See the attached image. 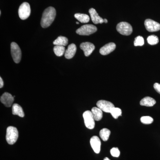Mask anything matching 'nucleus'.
<instances>
[{
  "label": "nucleus",
  "instance_id": "nucleus-1",
  "mask_svg": "<svg viewBox=\"0 0 160 160\" xmlns=\"http://www.w3.org/2000/svg\"><path fill=\"white\" fill-rule=\"evenodd\" d=\"M56 15V11L53 7H49L43 12L41 26L43 28L49 27L53 22Z\"/></svg>",
  "mask_w": 160,
  "mask_h": 160
},
{
  "label": "nucleus",
  "instance_id": "nucleus-2",
  "mask_svg": "<svg viewBox=\"0 0 160 160\" xmlns=\"http://www.w3.org/2000/svg\"><path fill=\"white\" fill-rule=\"evenodd\" d=\"M18 138V132L17 129L13 126H9L6 130V140L9 145H13L17 141Z\"/></svg>",
  "mask_w": 160,
  "mask_h": 160
},
{
  "label": "nucleus",
  "instance_id": "nucleus-3",
  "mask_svg": "<svg viewBox=\"0 0 160 160\" xmlns=\"http://www.w3.org/2000/svg\"><path fill=\"white\" fill-rule=\"evenodd\" d=\"M97 31V28L91 24L85 25L80 27L76 31V33L80 35L89 36Z\"/></svg>",
  "mask_w": 160,
  "mask_h": 160
},
{
  "label": "nucleus",
  "instance_id": "nucleus-4",
  "mask_svg": "<svg viewBox=\"0 0 160 160\" xmlns=\"http://www.w3.org/2000/svg\"><path fill=\"white\" fill-rule=\"evenodd\" d=\"M117 30L120 34L123 35L128 36L132 33V28L129 23L122 22L118 24Z\"/></svg>",
  "mask_w": 160,
  "mask_h": 160
},
{
  "label": "nucleus",
  "instance_id": "nucleus-5",
  "mask_svg": "<svg viewBox=\"0 0 160 160\" xmlns=\"http://www.w3.org/2000/svg\"><path fill=\"white\" fill-rule=\"evenodd\" d=\"M31 13L30 5L27 2L23 3L20 6L18 9L19 16L22 20L28 18Z\"/></svg>",
  "mask_w": 160,
  "mask_h": 160
},
{
  "label": "nucleus",
  "instance_id": "nucleus-6",
  "mask_svg": "<svg viewBox=\"0 0 160 160\" xmlns=\"http://www.w3.org/2000/svg\"><path fill=\"white\" fill-rule=\"evenodd\" d=\"M83 117L86 128L90 129H93L94 128L95 123L92 112L89 110L85 111L83 113Z\"/></svg>",
  "mask_w": 160,
  "mask_h": 160
},
{
  "label": "nucleus",
  "instance_id": "nucleus-7",
  "mask_svg": "<svg viewBox=\"0 0 160 160\" xmlns=\"http://www.w3.org/2000/svg\"><path fill=\"white\" fill-rule=\"evenodd\" d=\"M11 52L15 62L19 63L22 58V51L18 45L14 42L11 44Z\"/></svg>",
  "mask_w": 160,
  "mask_h": 160
},
{
  "label": "nucleus",
  "instance_id": "nucleus-8",
  "mask_svg": "<svg viewBox=\"0 0 160 160\" xmlns=\"http://www.w3.org/2000/svg\"><path fill=\"white\" fill-rule=\"evenodd\" d=\"M144 24L147 31L150 32H157L160 30V24L153 20L149 19H146Z\"/></svg>",
  "mask_w": 160,
  "mask_h": 160
},
{
  "label": "nucleus",
  "instance_id": "nucleus-9",
  "mask_svg": "<svg viewBox=\"0 0 160 160\" xmlns=\"http://www.w3.org/2000/svg\"><path fill=\"white\" fill-rule=\"evenodd\" d=\"M97 106L102 111L106 112H110L112 108L114 107V105L112 103L103 100L98 101Z\"/></svg>",
  "mask_w": 160,
  "mask_h": 160
},
{
  "label": "nucleus",
  "instance_id": "nucleus-10",
  "mask_svg": "<svg viewBox=\"0 0 160 160\" xmlns=\"http://www.w3.org/2000/svg\"><path fill=\"white\" fill-rule=\"evenodd\" d=\"M1 102L4 104V106L7 107H11L14 101V97L9 92H5L1 97Z\"/></svg>",
  "mask_w": 160,
  "mask_h": 160
},
{
  "label": "nucleus",
  "instance_id": "nucleus-11",
  "mask_svg": "<svg viewBox=\"0 0 160 160\" xmlns=\"http://www.w3.org/2000/svg\"><path fill=\"white\" fill-rule=\"evenodd\" d=\"M80 48L84 51L85 55L86 57H88L94 51L95 47L92 43L86 42L82 43L80 45Z\"/></svg>",
  "mask_w": 160,
  "mask_h": 160
},
{
  "label": "nucleus",
  "instance_id": "nucleus-12",
  "mask_svg": "<svg viewBox=\"0 0 160 160\" xmlns=\"http://www.w3.org/2000/svg\"><path fill=\"white\" fill-rule=\"evenodd\" d=\"M90 145L94 152L99 153L101 150V142L100 139L97 136L92 137L90 139Z\"/></svg>",
  "mask_w": 160,
  "mask_h": 160
},
{
  "label": "nucleus",
  "instance_id": "nucleus-13",
  "mask_svg": "<svg viewBox=\"0 0 160 160\" xmlns=\"http://www.w3.org/2000/svg\"><path fill=\"white\" fill-rule=\"evenodd\" d=\"M116 44L113 42H110L106 44L100 49V53L102 55H106L111 53L115 49Z\"/></svg>",
  "mask_w": 160,
  "mask_h": 160
},
{
  "label": "nucleus",
  "instance_id": "nucleus-14",
  "mask_svg": "<svg viewBox=\"0 0 160 160\" xmlns=\"http://www.w3.org/2000/svg\"><path fill=\"white\" fill-rule=\"evenodd\" d=\"M89 12L92 21L94 24H102L104 23V19L100 17L95 9L93 8H91L89 9Z\"/></svg>",
  "mask_w": 160,
  "mask_h": 160
},
{
  "label": "nucleus",
  "instance_id": "nucleus-15",
  "mask_svg": "<svg viewBox=\"0 0 160 160\" xmlns=\"http://www.w3.org/2000/svg\"><path fill=\"white\" fill-rule=\"evenodd\" d=\"M77 51V47L74 44H71L68 46L65 52V57L66 59H71L74 56Z\"/></svg>",
  "mask_w": 160,
  "mask_h": 160
},
{
  "label": "nucleus",
  "instance_id": "nucleus-16",
  "mask_svg": "<svg viewBox=\"0 0 160 160\" xmlns=\"http://www.w3.org/2000/svg\"><path fill=\"white\" fill-rule=\"evenodd\" d=\"M156 103V101L154 99L149 97L144 98L140 101V104L141 106L152 107Z\"/></svg>",
  "mask_w": 160,
  "mask_h": 160
},
{
  "label": "nucleus",
  "instance_id": "nucleus-17",
  "mask_svg": "<svg viewBox=\"0 0 160 160\" xmlns=\"http://www.w3.org/2000/svg\"><path fill=\"white\" fill-rule=\"evenodd\" d=\"M12 113L13 115H18L21 118H23L25 116L22 108L18 104H14L12 105Z\"/></svg>",
  "mask_w": 160,
  "mask_h": 160
},
{
  "label": "nucleus",
  "instance_id": "nucleus-18",
  "mask_svg": "<svg viewBox=\"0 0 160 160\" xmlns=\"http://www.w3.org/2000/svg\"><path fill=\"white\" fill-rule=\"evenodd\" d=\"M95 121H99L103 117L102 111L98 107H94L91 110Z\"/></svg>",
  "mask_w": 160,
  "mask_h": 160
},
{
  "label": "nucleus",
  "instance_id": "nucleus-19",
  "mask_svg": "<svg viewBox=\"0 0 160 160\" xmlns=\"http://www.w3.org/2000/svg\"><path fill=\"white\" fill-rule=\"evenodd\" d=\"M68 43V38L63 36L59 37L53 42V44L54 45L59 46H66Z\"/></svg>",
  "mask_w": 160,
  "mask_h": 160
},
{
  "label": "nucleus",
  "instance_id": "nucleus-20",
  "mask_svg": "<svg viewBox=\"0 0 160 160\" xmlns=\"http://www.w3.org/2000/svg\"><path fill=\"white\" fill-rule=\"evenodd\" d=\"M74 17L81 23H86L89 22L90 18L88 15L82 13H76Z\"/></svg>",
  "mask_w": 160,
  "mask_h": 160
},
{
  "label": "nucleus",
  "instance_id": "nucleus-21",
  "mask_svg": "<svg viewBox=\"0 0 160 160\" xmlns=\"http://www.w3.org/2000/svg\"><path fill=\"white\" fill-rule=\"evenodd\" d=\"M100 136L103 141H107L109 139L110 134V131L109 129L104 128L100 131Z\"/></svg>",
  "mask_w": 160,
  "mask_h": 160
},
{
  "label": "nucleus",
  "instance_id": "nucleus-22",
  "mask_svg": "<svg viewBox=\"0 0 160 160\" xmlns=\"http://www.w3.org/2000/svg\"><path fill=\"white\" fill-rule=\"evenodd\" d=\"M53 51L56 55L58 57H61L65 53L66 49L65 46H55L53 48Z\"/></svg>",
  "mask_w": 160,
  "mask_h": 160
},
{
  "label": "nucleus",
  "instance_id": "nucleus-23",
  "mask_svg": "<svg viewBox=\"0 0 160 160\" xmlns=\"http://www.w3.org/2000/svg\"><path fill=\"white\" fill-rule=\"evenodd\" d=\"M109 113H111L114 118L118 119L119 117L122 116V112L120 108L114 107L112 108Z\"/></svg>",
  "mask_w": 160,
  "mask_h": 160
},
{
  "label": "nucleus",
  "instance_id": "nucleus-24",
  "mask_svg": "<svg viewBox=\"0 0 160 160\" xmlns=\"http://www.w3.org/2000/svg\"><path fill=\"white\" fill-rule=\"evenodd\" d=\"M147 42L150 45H155L159 42V39L156 36L152 35L148 37L147 39Z\"/></svg>",
  "mask_w": 160,
  "mask_h": 160
},
{
  "label": "nucleus",
  "instance_id": "nucleus-25",
  "mask_svg": "<svg viewBox=\"0 0 160 160\" xmlns=\"http://www.w3.org/2000/svg\"><path fill=\"white\" fill-rule=\"evenodd\" d=\"M141 122L143 124L149 125L153 122V119L151 117L143 116L141 118Z\"/></svg>",
  "mask_w": 160,
  "mask_h": 160
},
{
  "label": "nucleus",
  "instance_id": "nucleus-26",
  "mask_svg": "<svg viewBox=\"0 0 160 160\" xmlns=\"http://www.w3.org/2000/svg\"><path fill=\"white\" fill-rule=\"evenodd\" d=\"M144 44V40L142 37H137L135 39L134 45L135 46H142Z\"/></svg>",
  "mask_w": 160,
  "mask_h": 160
},
{
  "label": "nucleus",
  "instance_id": "nucleus-27",
  "mask_svg": "<svg viewBox=\"0 0 160 160\" xmlns=\"http://www.w3.org/2000/svg\"><path fill=\"white\" fill-rule=\"evenodd\" d=\"M110 153L111 155L114 157H118L120 155V152L118 148H112L110 150Z\"/></svg>",
  "mask_w": 160,
  "mask_h": 160
},
{
  "label": "nucleus",
  "instance_id": "nucleus-28",
  "mask_svg": "<svg viewBox=\"0 0 160 160\" xmlns=\"http://www.w3.org/2000/svg\"><path fill=\"white\" fill-rule=\"evenodd\" d=\"M153 87L155 90L160 94V84L158 83H155L153 85Z\"/></svg>",
  "mask_w": 160,
  "mask_h": 160
},
{
  "label": "nucleus",
  "instance_id": "nucleus-29",
  "mask_svg": "<svg viewBox=\"0 0 160 160\" xmlns=\"http://www.w3.org/2000/svg\"><path fill=\"white\" fill-rule=\"evenodd\" d=\"M3 86H4V82H3L2 78L0 77V88H2Z\"/></svg>",
  "mask_w": 160,
  "mask_h": 160
},
{
  "label": "nucleus",
  "instance_id": "nucleus-30",
  "mask_svg": "<svg viewBox=\"0 0 160 160\" xmlns=\"http://www.w3.org/2000/svg\"><path fill=\"white\" fill-rule=\"evenodd\" d=\"M104 22L105 23H107V22H108V21H107V20L106 19H104Z\"/></svg>",
  "mask_w": 160,
  "mask_h": 160
},
{
  "label": "nucleus",
  "instance_id": "nucleus-31",
  "mask_svg": "<svg viewBox=\"0 0 160 160\" xmlns=\"http://www.w3.org/2000/svg\"><path fill=\"white\" fill-rule=\"evenodd\" d=\"M104 160H110L108 158H104Z\"/></svg>",
  "mask_w": 160,
  "mask_h": 160
},
{
  "label": "nucleus",
  "instance_id": "nucleus-32",
  "mask_svg": "<svg viewBox=\"0 0 160 160\" xmlns=\"http://www.w3.org/2000/svg\"><path fill=\"white\" fill-rule=\"evenodd\" d=\"M76 24H79V22H76Z\"/></svg>",
  "mask_w": 160,
  "mask_h": 160
}]
</instances>
